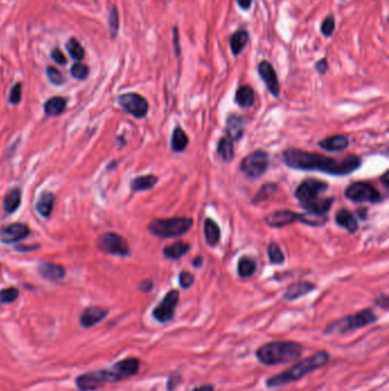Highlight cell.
Listing matches in <instances>:
<instances>
[{"label":"cell","mask_w":389,"mask_h":391,"mask_svg":"<svg viewBox=\"0 0 389 391\" xmlns=\"http://www.w3.org/2000/svg\"><path fill=\"white\" fill-rule=\"evenodd\" d=\"M47 76L50 82H53L54 85H62L64 82V78H63L60 70H57L54 66H48L47 68Z\"/></svg>","instance_id":"cell-43"},{"label":"cell","mask_w":389,"mask_h":391,"mask_svg":"<svg viewBox=\"0 0 389 391\" xmlns=\"http://www.w3.org/2000/svg\"><path fill=\"white\" fill-rule=\"evenodd\" d=\"M276 191H278V186H276L275 184L267 183V184L263 185L261 190H259L258 192L256 193V196H254V198L252 199V204L257 205V204H259V203L267 201V199L272 197V196H273Z\"/></svg>","instance_id":"cell-36"},{"label":"cell","mask_w":389,"mask_h":391,"mask_svg":"<svg viewBox=\"0 0 389 391\" xmlns=\"http://www.w3.org/2000/svg\"><path fill=\"white\" fill-rule=\"evenodd\" d=\"M191 249V245L185 241H176V243L168 245L163 248V255L169 260H178L187 254Z\"/></svg>","instance_id":"cell-22"},{"label":"cell","mask_w":389,"mask_h":391,"mask_svg":"<svg viewBox=\"0 0 389 391\" xmlns=\"http://www.w3.org/2000/svg\"><path fill=\"white\" fill-rule=\"evenodd\" d=\"M179 302V292L171 289L163 297L160 303L152 311V317L160 324H167L175 318L176 308Z\"/></svg>","instance_id":"cell-10"},{"label":"cell","mask_w":389,"mask_h":391,"mask_svg":"<svg viewBox=\"0 0 389 391\" xmlns=\"http://www.w3.org/2000/svg\"><path fill=\"white\" fill-rule=\"evenodd\" d=\"M374 303H375V305L378 306V307L382 308V309H384V310H387V309H388V303H389V301H388V297H387L386 294L380 295V297H378V298L375 299Z\"/></svg>","instance_id":"cell-49"},{"label":"cell","mask_w":389,"mask_h":391,"mask_svg":"<svg viewBox=\"0 0 389 391\" xmlns=\"http://www.w3.org/2000/svg\"><path fill=\"white\" fill-rule=\"evenodd\" d=\"M22 99V85L18 82L13 86V88L11 90V96H10V102L12 105H18V103L21 101Z\"/></svg>","instance_id":"cell-45"},{"label":"cell","mask_w":389,"mask_h":391,"mask_svg":"<svg viewBox=\"0 0 389 391\" xmlns=\"http://www.w3.org/2000/svg\"><path fill=\"white\" fill-rule=\"evenodd\" d=\"M316 286L309 281H299L296 284L290 285L287 288L286 292L283 293V300L292 302L298 300V299L305 297L309 293H312Z\"/></svg>","instance_id":"cell-17"},{"label":"cell","mask_w":389,"mask_h":391,"mask_svg":"<svg viewBox=\"0 0 389 391\" xmlns=\"http://www.w3.org/2000/svg\"><path fill=\"white\" fill-rule=\"evenodd\" d=\"M107 315L108 311L106 309L100 307H89L82 311L79 322L83 328H90L102 322Z\"/></svg>","instance_id":"cell-16"},{"label":"cell","mask_w":389,"mask_h":391,"mask_svg":"<svg viewBox=\"0 0 389 391\" xmlns=\"http://www.w3.org/2000/svg\"><path fill=\"white\" fill-rule=\"evenodd\" d=\"M257 264L253 259L249 256H243L238 260L237 273L241 278H249L256 272Z\"/></svg>","instance_id":"cell-30"},{"label":"cell","mask_w":389,"mask_h":391,"mask_svg":"<svg viewBox=\"0 0 389 391\" xmlns=\"http://www.w3.org/2000/svg\"><path fill=\"white\" fill-rule=\"evenodd\" d=\"M188 137L182 127L177 126L171 136V150L174 152H183L187 148Z\"/></svg>","instance_id":"cell-27"},{"label":"cell","mask_w":389,"mask_h":391,"mask_svg":"<svg viewBox=\"0 0 389 391\" xmlns=\"http://www.w3.org/2000/svg\"><path fill=\"white\" fill-rule=\"evenodd\" d=\"M331 360V355L328 351L321 350L304 359L297 360V363L284 371L274 374L266 378L265 386L267 389H278L288 384L295 383L315 371L323 368Z\"/></svg>","instance_id":"cell-3"},{"label":"cell","mask_w":389,"mask_h":391,"mask_svg":"<svg viewBox=\"0 0 389 391\" xmlns=\"http://www.w3.org/2000/svg\"><path fill=\"white\" fill-rule=\"evenodd\" d=\"M270 155L264 150H257L246 156L240 164L241 172L250 178H258L269 169Z\"/></svg>","instance_id":"cell-8"},{"label":"cell","mask_w":389,"mask_h":391,"mask_svg":"<svg viewBox=\"0 0 389 391\" xmlns=\"http://www.w3.org/2000/svg\"><path fill=\"white\" fill-rule=\"evenodd\" d=\"M336 222L339 227L346 229L349 234H355L358 230L357 220L349 210L341 209L337 212Z\"/></svg>","instance_id":"cell-20"},{"label":"cell","mask_w":389,"mask_h":391,"mask_svg":"<svg viewBox=\"0 0 389 391\" xmlns=\"http://www.w3.org/2000/svg\"><path fill=\"white\" fill-rule=\"evenodd\" d=\"M108 27H110V33L112 38H115L119 31V14L115 7H112L108 16Z\"/></svg>","instance_id":"cell-40"},{"label":"cell","mask_w":389,"mask_h":391,"mask_svg":"<svg viewBox=\"0 0 389 391\" xmlns=\"http://www.w3.org/2000/svg\"><path fill=\"white\" fill-rule=\"evenodd\" d=\"M119 103L123 109L136 118H143L148 115L149 103L146 99L137 93H125L120 95Z\"/></svg>","instance_id":"cell-12"},{"label":"cell","mask_w":389,"mask_h":391,"mask_svg":"<svg viewBox=\"0 0 389 391\" xmlns=\"http://www.w3.org/2000/svg\"><path fill=\"white\" fill-rule=\"evenodd\" d=\"M65 107H66L65 99H63L61 96L52 97L45 103V112L48 116H58L65 110Z\"/></svg>","instance_id":"cell-33"},{"label":"cell","mask_w":389,"mask_h":391,"mask_svg":"<svg viewBox=\"0 0 389 391\" xmlns=\"http://www.w3.org/2000/svg\"><path fill=\"white\" fill-rule=\"evenodd\" d=\"M19 289L15 287H8L0 290V303L2 305H8V303L14 302L19 298Z\"/></svg>","instance_id":"cell-38"},{"label":"cell","mask_w":389,"mask_h":391,"mask_svg":"<svg viewBox=\"0 0 389 391\" xmlns=\"http://www.w3.org/2000/svg\"><path fill=\"white\" fill-rule=\"evenodd\" d=\"M97 246L102 252L116 256H128L129 246L122 237L114 232H106L99 236L97 239Z\"/></svg>","instance_id":"cell-11"},{"label":"cell","mask_w":389,"mask_h":391,"mask_svg":"<svg viewBox=\"0 0 389 391\" xmlns=\"http://www.w3.org/2000/svg\"><path fill=\"white\" fill-rule=\"evenodd\" d=\"M346 198L357 204H379L383 201L380 191L369 182H354L347 186Z\"/></svg>","instance_id":"cell-7"},{"label":"cell","mask_w":389,"mask_h":391,"mask_svg":"<svg viewBox=\"0 0 389 391\" xmlns=\"http://www.w3.org/2000/svg\"><path fill=\"white\" fill-rule=\"evenodd\" d=\"M249 41V32L245 29H238L235 32L232 33L231 38H229V46H231V51L233 56H238L241 52L243 51L245 45Z\"/></svg>","instance_id":"cell-21"},{"label":"cell","mask_w":389,"mask_h":391,"mask_svg":"<svg viewBox=\"0 0 389 391\" xmlns=\"http://www.w3.org/2000/svg\"><path fill=\"white\" fill-rule=\"evenodd\" d=\"M140 369L141 360L137 357H127L116 361L108 368H98L81 373L75 377L74 383L79 391H96L106 384L135 376Z\"/></svg>","instance_id":"cell-2"},{"label":"cell","mask_w":389,"mask_h":391,"mask_svg":"<svg viewBox=\"0 0 389 391\" xmlns=\"http://www.w3.org/2000/svg\"><path fill=\"white\" fill-rule=\"evenodd\" d=\"M333 201H334L333 198H319L317 201L308 204V205L303 206V209L306 211L307 213H311V214L326 215L329 210L331 209Z\"/></svg>","instance_id":"cell-25"},{"label":"cell","mask_w":389,"mask_h":391,"mask_svg":"<svg viewBox=\"0 0 389 391\" xmlns=\"http://www.w3.org/2000/svg\"><path fill=\"white\" fill-rule=\"evenodd\" d=\"M50 56H52V59L54 62H55V63L60 64V65L66 64V57L60 48H54L52 51V54H50Z\"/></svg>","instance_id":"cell-47"},{"label":"cell","mask_w":389,"mask_h":391,"mask_svg":"<svg viewBox=\"0 0 389 391\" xmlns=\"http://www.w3.org/2000/svg\"><path fill=\"white\" fill-rule=\"evenodd\" d=\"M217 155L225 163H229L234 158V148L233 141L228 137H221L217 145Z\"/></svg>","instance_id":"cell-28"},{"label":"cell","mask_w":389,"mask_h":391,"mask_svg":"<svg viewBox=\"0 0 389 391\" xmlns=\"http://www.w3.org/2000/svg\"><path fill=\"white\" fill-rule=\"evenodd\" d=\"M296 221H299V214L288 210L272 212L265 218L267 226L272 228H282L295 223Z\"/></svg>","instance_id":"cell-15"},{"label":"cell","mask_w":389,"mask_h":391,"mask_svg":"<svg viewBox=\"0 0 389 391\" xmlns=\"http://www.w3.org/2000/svg\"><path fill=\"white\" fill-rule=\"evenodd\" d=\"M336 29V20L332 15L326 16L321 23V33L324 37H331Z\"/></svg>","instance_id":"cell-39"},{"label":"cell","mask_w":389,"mask_h":391,"mask_svg":"<svg viewBox=\"0 0 389 391\" xmlns=\"http://www.w3.org/2000/svg\"><path fill=\"white\" fill-rule=\"evenodd\" d=\"M328 189V183L316 178H307L297 186L295 197L298 199L300 206L308 205L320 198V194Z\"/></svg>","instance_id":"cell-9"},{"label":"cell","mask_w":389,"mask_h":391,"mask_svg":"<svg viewBox=\"0 0 389 391\" xmlns=\"http://www.w3.org/2000/svg\"><path fill=\"white\" fill-rule=\"evenodd\" d=\"M66 49H68L70 56L75 61H80L83 59V56H85V51H83L82 46L75 38H71L68 41Z\"/></svg>","instance_id":"cell-37"},{"label":"cell","mask_w":389,"mask_h":391,"mask_svg":"<svg viewBox=\"0 0 389 391\" xmlns=\"http://www.w3.org/2000/svg\"><path fill=\"white\" fill-rule=\"evenodd\" d=\"M258 74L263 79L264 84L266 85L267 89L274 97H279L281 93V87H280L279 78L274 66L271 62L264 60L258 64Z\"/></svg>","instance_id":"cell-13"},{"label":"cell","mask_w":389,"mask_h":391,"mask_svg":"<svg viewBox=\"0 0 389 391\" xmlns=\"http://www.w3.org/2000/svg\"><path fill=\"white\" fill-rule=\"evenodd\" d=\"M202 264H203V257L202 256H198L193 260V267L194 268L199 269V268L202 267Z\"/></svg>","instance_id":"cell-53"},{"label":"cell","mask_w":389,"mask_h":391,"mask_svg":"<svg viewBox=\"0 0 389 391\" xmlns=\"http://www.w3.org/2000/svg\"><path fill=\"white\" fill-rule=\"evenodd\" d=\"M191 391H215V386H213V384L206 383V384L195 386V388L192 389Z\"/></svg>","instance_id":"cell-51"},{"label":"cell","mask_w":389,"mask_h":391,"mask_svg":"<svg viewBox=\"0 0 389 391\" xmlns=\"http://www.w3.org/2000/svg\"><path fill=\"white\" fill-rule=\"evenodd\" d=\"M159 178L154 175H143L134 178L132 181V189L134 191H146L152 189L157 184Z\"/></svg>","instance_id":"cell-31"},{"label":"cell","mask_w":389,"mask_h":391,"mask_svg":"<svg viewBox=\"0 0 389 391\" xmlns=\"http://www.w3.org/2000/svg\"><path fill=\"white\" fill-rule=\"evenodd\" d=\"M283 161L292 169L317 170L334 176L349 175L362 165V160L358 156L350 155L345 158H331L300 149H287L283 152Z\"/></svg>","instance_id":"cell-1"},{"label":"cell","mask_w":389,"mask_h":391,"mask_svg":"<svg viewBox=\"0 0 389 391\" xmlns=\"http://www.w3.org/2000/svg\"><path fill=\"white\" fill-rule=\"evenodd\" d=\"M319 145L322 149H324V150L330 152L344 151L349 147V140L346 135L337 134L321 140Z\"/></svg>","instance_id":"cell-19"},{"label":"cell","mask_w":389,"mask_h":391,"mask_svg":"<svg viewBox=\"0 0 389 391\" xmlns=\"http://www.w3.org/2000/svg\"><path fill=\"white\" fill-rule=\"evenodd\" d=\"M54 207V196L50 192H44L37 202V211L44 218H48L52 214Z\"/></svg>","instance_id":"cell-29"},{"label":"cell","mask_w":389,"mask_h":391,"mask_svg":"<svg viewBox=\"0 0 389 391\" xmlns=\"http://www.w3.org/2000/svg\"><path fill=\"white\" fill-rule=\"evenodd\" d=\"M153 282H152V280H144L143 282H142V284L140 285V289L141 290H143V292H145V293H150L151 292V290H152L153 289Z\"/></svg>","instance_id":"cell-50"},{"label":"cell","mask_w":389,"mask_h":391,"mask_svg":"<svg viewBox=\"0 0 389 391\" xmlns=\"http://www.w3.org/2000/svg\"><path fill=\"white\" fill-rule=\"evenodd\" d=\"M30 234L29 228L23 223H14L7 226L0 230V240L4 244H14L24 238Z\"/></svg>","instance_id":"cell-14"},{"label":"cell","mask_w":389,"mask_h":391,"mask_svg":"<svg viewBox=\"0 0 389 391\" xmlns=\"http://www.w3.org/2000/svg\"><path fill=\"white\" fill-rule=\"evenodd\" d=\"M303 344L296 341H272L256 350V359L265 366L291 364L304 355Z\"/></svg>","instance_id":"cell-4"},{"label":"cell","mask_w":389,"mask_h":391,"mask_svg":"<svg viewBox=\"0 0 389 391\" xmlns=\"http://www.w3.org/2000/svg\"><path fill=\"white\" fill-rule=\"evenodd\" d=\"M178 281L182 288H190L194 284V276L188 271H182L178 276Z\"/></svg>","instance_id":"cell-44"},{"label":"cell","mask_w":389,"mask_h":391,"mask_svg":"<svg viewBox=\"0 0 389 391\" xmlns=\"http://www.w3.org/2000/svg\"><path fill=\"white\" fill-rule=\"evenodd\" d=\"M378 319L379 317L374 313V310L371 308H366L356 314L345 316V317L330 323L323 330V334L328 336L347 334L349 332L361 330V328L375 324Z\"/></svg>","instance_id":"cell-5"},{"label":"cell","mask_w":389,"mask_h":391,"mask_svg":"<svg viewBox=\"0 0 389 391\" xmlns=\"http://www.w3.org/2000/svg\"><path fill=\"white\" fill-rule=\"evenodd\" d=\"M235 102L241 108H250L254 103V90L250 85L238 87L235 93Z\"/></svg>","instance_id":"cell-24"},{"label":"cell","mask_w":389,"mask_h":391,"mask_svg":"<svg viewBox=\"0 0 389 391\" xmlns=\"http://www.w3.org/2000/svg\"><path fill=\"white\" fill-rule=\"evenodd\" d=\"M88 73H89V69L83 63H74L72 68H71V74L75 79H79V80L86 79L88 77Z\"/></svg>","instance_id":"cell-41"},{"label":"cell","mask_w":389,"mask_h":391,"mask_svg":"<svg viewBox=\"0 0 389 391\" xmlns=\"http://www.w3.org/2000/svg\"><path fill=\"white\" fill-rule=\"evenodd\" d=\"M237 5L241 7V10L248 11L251 7V4H252V0H236Z\"/></svg>","instance_id":"cell-52"},{"label":"cell","mask_w":389,"mask_h":391,"mask_svg":"<svg viewBox=\"0 0 389 391\" xmlns=\"http://www.w3.org/2000/svg\"><path fill=\"white\" fill-rule=\"evenodd\" d=\"M183 381V376L181 373H171L170 375L167 378V383H166V389L167 391H175L177 390L179 384L182 383Z\"/></svg>","instance_id":"cell-42"},{"label":"cell","mask_w":389,"mask_h":391,"mask_svg":"<svg viewBox=\"0 0 389 391\" xmlns=\"http://www.w3.org/2000/svg\"><path fill=\"white\" fill-rule=\"evenodd\" d=\"M204 237L209 246H217L221 238L220 228L213 220L206 219L204 221Z\"/></svg>","instance_id":"cell-23"},{"label":"cell","mask_w":389,"mask_h":391,"mask_svg":"<svg viewBox=\"0 0 389 391\" xmlns=\"http://www.w3.org/2000/svg\"><path fill=\"white\" fill-rule=\"evenodd\" d=\"M299 221L304 224L312 227H321L328 222V216L326 215H316L311 213L299 214Z\"/></svg>","instance_id":"cell-34"},{"label":"cell","mask_w":389,"mask_h":391,"mask_svg":"<svg viewBox=\"0 0 389 391\" xmlns=\"http://www.w3.org/2000/svg\"><path fill=\"white\" fill-rule=\"evenodd\" d=\"M39 271L41 273V276L46 278V279H50V280L62 279V278L65 276L64 268L55 263L41 264L39 268Z\"/></svg>","instance_id":"cell-26"},{"label":"cell","mask_w":389,"mask_h":391,"mask_svg":"<svg viewBox=\"0 0 389 391\" xmlns=\"http://www.w3.org/2000/svg\"><path fill=\"white\" fill-rule=\"evenodd\" d=\"M226 133L232 141H238L244 135V120L238 115H229L226 120Z\"/></svg>","instance_id":"cell-18"},{"label":"cell","mask_w":389,"mask_h":391,"mask_svg":"<svg viewBox=\"0 0 389 391\" xmlns=\"http://www.w3.org/2000/svg\"><path fill=\"white\" fill-rule=\"evenodd\" d=\"M21 198H22V196H21L20 189L15 188L11 190L10 192L6 194L5 201H4V210H5V212H7V213H13V212L18 210L21 204Z\"/></svg>","instance_id":"cell-32"},{"label":"cell","mask_w":389,"mask_h":391,"mask_svg":"<svg viewBox=\"0 0 389 391\" xmlns=\"http://www.w3.org/2000/svg\"><path fill=\"white\" fill-rule=\"evenodd\" d=\"M173 44H174V49H175V55H176V57H179L182 55L181 38H179V30L176 26L173 28Z\"/></svg>","instance_id":"cell-46"},{"label":"cell","mask_w":389,"mask_h":391,"mask_svg":"<svg viewBox=\"0 0 389 391\" xmlns=\"http://www.w3.org/2000/svg\"><path fill=\"white\" fill-rule=\"evenodd\" d=\"M315 70L320 74H325L326 72H328V70H329L328 60H326V59H321L320 61H317L316 64H315Z\"/></svg>","instance_id":"cell-48"},{"label":"cell","mask_w":389,"mask_h":391,"mask_svg":"<svg viewBox=\"0 0 389 391\" xmlns=\"http://www.w3.org/2000/svg\"><path fill=\"white\" fill-rule=\"evenodd\" d=\"M193 227L192 218L159 219L150 223L149 231L160 238H177L187 234Z\"/></svg>","instance_id":"cell-6"},{"label":"cell","mask_w":389,"mask_h":391,"mask_svg":"<svg viewBox=\"0 0 389 391\" xmlns=\"http://www.w3.org/2000/svg\"><path fill=\"white\" fill-rule=\"evenodd\" d=\"M267 255H269L270 263L272 264H282L284 263V260H286L281 247H280L279 244L275 243V241H272V243L269 245V248H267Z\"/></svg>","instance_id":"cell-35"}]
</instances>
